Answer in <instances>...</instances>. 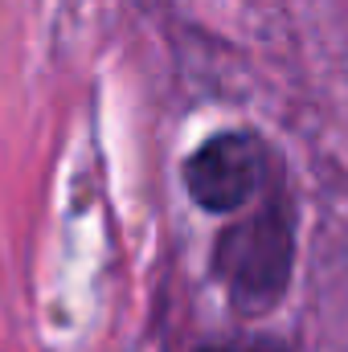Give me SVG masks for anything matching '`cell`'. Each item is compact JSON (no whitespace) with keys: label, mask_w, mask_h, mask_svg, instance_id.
<instances>
[{"label":"cell","mask_w":348,"mask_h":352,"mask_svg":"<svg viewBox=\"0 0 348 352\" xmlns=\"http://www.w3.org/2000/svg\"><path fill=\"white\" fill-rule=\"evenodd\" d=\"M266 173V148L250 131L209 135L184 160V188L209 213H238L254 201Z\"/></svg>","instance_id":"7a4b0ae2"},{"label":"cell","mask_w":348,"mask_h":352,"mask_svg":"<svg viewBox=\"0 0 348 352\" xmlns=\"http://www.w3.org/2000/svg\"><path fill=\"white\" fill-rule=\"evenodd\" d=\"M201 352H279L274 344H262V340H242V344H213V349Z\"/></svg>","instance_id":"3957f363"},{"label":"cell","mask_w":348,"mask_h":352,"mask_svg":"<svg viewBox=\"0 0 348 352\" xmlns=\"http://www.w3.org/2000/svg\"><path fill=\"white\" fill-rule=\"evenodd\" d=\"M291 263H295V230L279 205L238 217L217 238V250H213V270L226 295L242 311H266L283 295L291 278Z\"/></svg>","instance_id":"6da1fadb"}]
</instances>
